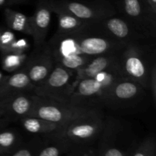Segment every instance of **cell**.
Returning a JSON list of instances; mask_svg holds the SVG:
<instances>
[{
	"label": "cell",
	"instance_id": "obj_17",
	"mask_svg": "<svg viewBox=\"0 0 156 156\" xmlns=\"http://www.w3.org/2000/svg\"><path fill=\"white\" fill-rule=\"evenodd\" d=\"M60 132L41 136V145L37 156L66 155L70 146Z\"/></svg>",
	"mask_w": 156,
	"mask_h": 156
},
{
	"label": "cell",
	"instance_id": "obj_20",
	"mask_svg": "<svg viewBox=\"0 0 156 156\" xmlns=\"http://www.w3.org/2000/svg\"><path fill=\"white\" fill-rule=\"evenodd\" d=\"M58 18V30L56 33H69L85 27L90 21H84L71 14L59 9H51Z\"/></svg>",
	"mask_w": 156,
	"mask_h": 156
},
{
	"label": "cell",
	"instance_id": "obj_3",
	"mask_svg": "<svg viewBox=\"0 0 156 156\" xmlns=\"http://www.w3.org/2000/svg\"><path fill=\"white\" fill-rule=\"evenodd\" d=\"M145 43L128 44L121 50L118 69L123 78L138 82L149 91L151 72L155 63V52H151L150 46Z\"/></svg>",
	"mask_w": 156,
	"mask_h": 156
},
{
	"label": "cell",
	"instance_id": "obj_19",
	"mask_svg": "<svg viewBox=\"0 0 156 156\" xmlns=\"http://www.w3.org/2000/svg\"><path fill=\"white\" fill-rule=\"evenodd\" d=\"M4 15L6 24L9 29L31 36L30 17L9 8L5 9Z\"/></svg>",
	"mask_w": 156,
	"mask_h": 156
},
{
	"label": "cell",
	"instance_id": "obj_26",
	"mask_svg": "<svg viewBox=\"0 0 156 156\" xmlns=\"http://www.w3.org/2000/svg\"><path fill=\"white\" fill-rule=\"evenodd\" d=\"M149 91H150L152 100H153V102L155 103L156 101V63L154 64L152 68L150 80H149Z\"/></svg>",
	"mask_w": 156,
	"mask_h": 156
},
{
	"label": "cell",
	"instance_id": "obj_5",
	"mask_svg": "<svg viewBox=\"0 0 156 156\" xmlns=\"http://www.w3.org/2000/svg\"><path fill=\"white\" fill-rule=\"evenodd\" d=\"M51 9L64 11L90 22L115 15L117 11L108 0H45Z\"/></svg>",
	"mask_w": 156,
	"mask_h": 156
},
{
	"label": "cell",
	"instance_id": "obj_8",
	"mask_svg": "<svg viewBox=\"0 0 156 156\" xmlns=\"http://www.w3.org/2000/svg\"><path fill=\"white\" fill-rule=\"evenodd\" d=\"M86 108L72 105L65 101L37 95L28 116L37 117L65 126L73 117Z\"/></svg>",
	"mask_w": 156,
	"mask_h": 156
},
{
	"label": "cell",
	"instance_id": "obj_28",
	"mask_svg": "<svg viewBox=\"0 0 156 156\" xmlns=\"http://www.w3.org/2000/svg\"><path fill=\"white\" fill-rule=\"evenodd\" d=\"M11 122H12V120H11L7 116L0 118V130L4 129V128H5Z\"/></svg>",
	"mask_w": 156,
	"mask_h": 156
},
{
	"label": "cell",
	"instance_id": "obj_14",
	"mask_svg": "<svg viewBox=\"0 0 156 156\" xmlns=\"http://www.w3.org/2000/svg\"><path fill=\"white\" fill-rule=\"evenodd\" d=\"M51 9L45 0H38L33 15L30 17L31 37L35 49L42 47L45 43L52 16Z\"/></svg>",
	"mask_w": 156,
	"mask_h": 156
},
{
	"label": "cell",
	"instance_id": "obj_24",
	"mask_svg": "<svg viewBox=\"0 0 156 156\" xmlns=\"http://www.w3.org/2000/svg\"><path fill=\"white\" fill-rule=\"evenodd\" d=\"M41 145V136L30 140L27 143H22L12 151L10 155L12 156H34L37 155Z\"/></svg>",
	"mask_w": 156,
	"mask_h": 156
},
{
	"label": "cell",
	"instance_id": "obj_25",
	"mask_svg": "<svg viewBox=\"0 0 156 156\" xmlns=\"http://www.w3.org/2000/svg\"><path fill=\"white\" fill-rule=\"evenodd\" d=\"M16 41V37L11 29L2 28L0 37V51L2 53L11 51Z\"/></svg>",
	"mask_w": 156,
	"mask_h": 156
},
{
	"label": "cell",
	"instance_id": "obj_15",
	"mask_svg": "<svg viewBox=\"0 0 156 156\" xmlns=\"http://www.w3.org/2000/svg\"><path fill=\"white\" fill-rule=\"evenodd\" d=\"M34 85L23 68L5 76L0 85V100L22 92H34Z\"/></svg>",
	"mask_w": 156,
	"mask_h": 156
},
{
	"label": "cell",
	"instance_id": "obj_11",
	"mask_svg": "<svg viewBox=\"0 0 156 156\" xmlns=\"http://www.w3.org/2000/svg\"><path fill=\"white\" fill-rule=\"evenodd\" d=\"M55 66L53 54L47 44L39 49H35L28 56L24 66L29 79L34 86L42 83Z\"/></svg>",
	"mask_w": 156,
	"mask_h": 156
},
{
	"label": "cell",
	"instance_id": "obj_33",
	"mask_svg": "<svg viewBox=\"0 0 156 156\" xmlns=\"http://www.w3.org/2000/svg\"><path fill=\"white\" fill-rule=\"evenodd\" d=\"M2 27H0V37H1V33H2Z\"/></svg>",
	"mask_w": 156,
	"mask_h": 156
},
{
	"label": "cell",
	"instance_id": "obj_22",
	"mask_svg": "<svg viewBox=\"0 0 156 156\" xmlns=\"http://www.w3.org/2000/svg\"><path fill=\"white\" fill-rule=\"evenodd\" d=\"M2 54L3 57L2 60V69L11 73L21 69L27 59L25 53L7 52V53H3Z\"/></svg>",
	"mask_w": 156,
	"mask_h": 156
},
{
	"label": "cell",
	"instance_id": "obj_1",
	"mask_svg": "<svg viewBox=\"0 0 156 156\" xmlns=\"http://www.w3.org/2000/svg\"><path fill=\"white\" fill-rule=\"evenodd\" d=\"M47 44L55 62L73 73L91 58L120 51L127 45L108 34L98 21L69 33H56Z\"/></svg>",
	"mask_w": 156,
	"mask_h": 156
},
{
	"label": "cell",
	"instance_id": "obj_9",
	"mask_svg": "<svg viewBox=\"0 0 156 156\" xmlns=\"http://www.w3.org/2000/svg\"><path fill=\"white\" fill-rule=\"evenodd\" d=\"M73 76V72L55 62L53 70L44 82L34 86V93L42 97L63 101L64 94L69 86Z\"/></svg>",
	"mask_w": 156,
	"mask_h": 156
},
{
	"label": "cell",
	"instance_id": "obj_21",
	"mask_svg": "<svg viewBox=\"0 0 156 156\" xmlns=\"http://www.w3.org/2000/svg\"><path fill=\"white\" fill-rule=\"evenodd\" d=\"M21 143L19 134L16 131L5 128L0 130V155H10Z\"/></svg>",
	"mask_w": 156,
	"mask_h": 156
},
{
	"label": "cell",
	"instance_id": "obj_23",
	"mask_svg": "<svg viewBox=\"0 0 156 156\" xmlns=\"http://www.w3.org/2000/svg\"><path fill=\"white\" fill-rule=\"evenodd\" d=\"M129 156H155L156 141L154 136L149 135L127 152Z\"/></svg>",
	"mask_w": 156,
	"mask_h": 156
},
{
	"label": "cell",
	"instance_id": "obj_10",
	"mask_svg": "<svg viewBox=\"0 0 156 156\" xmlns=\"http://www.w3.org/2000/svg\"><path fill=\"white\" fill-rule=\"evenodd\" d=\"M98 23L112 37L127 44L145 43L151 40L150 37L138 31L123 17L117 14L103 18L98 21Z\"/></svg>",
	"mask_w": 156,
	"mask_h": 156
},
{
	"label": "cell",
	"instance_id": "obj_27",
	"mask_svg": "<svg viewBox=\"0 0 156 156\" xmlns=\"http://www.w3.org/2000/svg\"><path fill=\"white\" fill-rule=\"evenodd\" d=\"M6 116V99L0 100V118Z\"/></svg>",
	"mask_w": 156,
	"mask_h": 156
},
{
	"label": "cell",
	"instance_id": "obj_7",
	"mask_svg": "<svg viewBox=\"0 0 156 156\" xmlns=\"http://www.w3.org/2000/svg\"><path fill=\"white\" fill-rule=\"evenodd\" d=\"M120 15L127 20L140 33L150 38L156 34V14L146 0H117Z\"/></svg>",
	"mask_w": 156,
	"mask_h": 156
},
{
	"label": "cell",
	"instance_id": "obj_16",
	"mask_svg": "<svg viewBox=\"0 0 156 156\" xmlns=\"http://www.w3.org/2000/svg\"><path fill=\"white\" fill-rule=\"evenodd\" d=\"M36 100L34 92H22L6 98V116L12 120L28 116Z\"/></svg>",
	"mask_w": 156,
	"mask_h": 156
},
{
	"label": "cell",
	"instance_id": "obj_2",
	"mask_svg": "<svg viewBox=\"0 0 156 156\" xmlns=\"http://www.w3.org/2000/svg\"><path fill=\"white\" fill-rule=\"evenodd\" d=\"M121 77L123 76L117 66L93 77L70 83L64 94L63 101L77 106L101 108L102 101L109 88Z\"/></svg>",
	"mask_w": 156,
	"mask_h": 156
},
{
	"label": "cell",
	"instance_id": "obj_13",
	"mask_svg": "<svg viewBox=\"0 0 156 156\" xmlns=\"http://www.w3.org/2000/svg\"><path fill=\"white\" fill-rule=\"evenodd\" d=\"M121 50L99 55L95 57L91 58L85 65L73 73L75 76H73V78L72 79L70 83H75L85 78L93 77L98 73L108 71L118 66L119 56Z\"/></svg>",
	"mask_w": 156,
	"mask_h": 156
},
{
	"label": "cell",
	"instance_id": "obj_12",
	"mask_svg": "<svg viewBox=\"0 0 156 156\" xmlns=\"http://www.w3.org/2000/svg\"><path fill=\"white\" fill-rule=\"evenodd\" d=\"M122 130L120 120L114 117H105V124L95 143L98 156H125L126 153L117 147V140Z\"/></svg>",
	"mask_w": 156,
	"mask_h": 156
},
{
	"label": "cell",
	"instance_id": "obj_32",
	"mask_svg": "<svg viewBox=\"0 0 156 156\" xmlns=\"http://www.w3.org/2000/svg\"><path fill=\"white\" fill-rule=\"evenodd\" d=\"M4 77H5V76H3L2 73L1 72H0V85H1V83H2V80H3V79H4Z\"/></svg>",
	"mask_w": 156,
	"mask_h": 156
},
{
	"label": "cell",
	"instance_id": "obj_18",
	"mask_svg": "<svg viewBox=\"0 0 156 156\" xmlns=\"http://www.w3.org/2000/svg\"><path fill=\"white\" fill-rule=\"evenodd\" d=\"M18 121L24 130L37 136H44L59 132L63 127L62 125L31 116L23 117Z\"/></svg>",
	"mask_w": 156,
	"mask_h": 156
},
{
	"label": "cell",
	"instance_id": "obj_29",
	"mask_svg": "<svg viewBox=\"0 0 156 156\" xmlns=\"http://www.w3.org/2000/svg\"><path fill=\"white\" fill-rule=\"evenodd\" d=\"M152 12L156 14V0H146Z\"/></svg>",
	"mask_w": 156,
	"mask_h": 156
},
{
	"label": "cell",
	"instance_id": "obj_6",
	"mask_svg": "<svg viewBox=\"0 0 156 156\" xmlns=\"http://www.w3.org/2000/svg\"><path fill=\"white\" fill-rule=\"evenodd\" d=\"M147 89L138 82L121 77L111 86L101 103V108L115 111L135 108L144 99Z\"/></svg>",
	"mask_w": 156,
	"mask_h": 156
},
{
	"label": "cell",
	"instance_id": "obj_4",
	"mask_svg": "<svg viewBox=\"0 0 156 156\" xmlns=\"http://www.w3.org/2000/svg\"><path fill=\"white\" fill-rule=\"evenodd\" d=\"M105 117L101 108H86L63 126L60 133L70 146H95Z\"/></svg>",
	"mask_w": 156,
	"mask_h": 156
},
{
	"label": "cell",
	"instance_id": "obj_31",
	"mask_svg": "<svg viewBox=\"0 0 156 156\" xmlns=\"http://www.w3.org/2000/svg\"><path fill=\"white\" fill-rule=\"evenodd\" d=\"M7 0H0V8L3 5H6Z\"/></svg>",
	"mask_w": 156,
	"mask_h": 156
},
{
	"label": "cell",
	"instance_id": "obj_30",
	"mask_svg": "<svg viewBox=\"0 0 156 156\" xmlns=\"http://www.w3.org/2000/svg\"><path fill=\"white\" fill-rule=\"evenodd\" d=\"M27 0H7L6 5H18L24 2Z\"/></svg>",
	"mask_w": 156,
	"mask_h": 156
}]
</instances>
